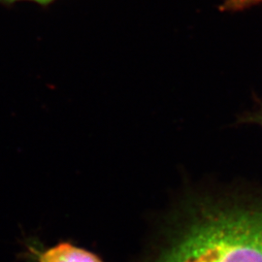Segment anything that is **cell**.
I'll list each match as a JSON object with an SVG mask.
<instances>
[{"instance_id":"obj_1","label":"cell","mask_w":262,"mask_h":262,"mask_svg":"<svg viewBox=\"0 0 262 262\" xmlns=\"http://www.w3.org/2000/svg\"><path fill=\"white\" fill-rule=\"evenodd\" d=\"M147 262H262V191L199 197Z\"/></svg>"},{"instance_id":"obj_2","label":"cell","mask_w":262,"mask_h":262,"mask_svg":"<svg viewBox=\"0 0 262 262\" xmlns=\"http://www.w3.org/2000/svg\"><path fill=\"white\" fill-rule=\"evenodd\" d=\"M30 253L35 262H105L98 254L68 241L45 250L32 247Z\"/></svg>"},{"instance_id":"obj_3","label":"cell","mask_w":262,"mask_h":262,"mask_svg":"<svg viewBox=\"0 0 262 262\" xmlns=\"http://www.w3.org/2000/svg\"><path fill=\"white\" fill-rule=\"evenodd\" d=\"M262 3V0H225L220 9L223 12H239Z\"/></svg>"},{"instance_id":"obj_4","label":"cell","mask_w":262,"mask_h":262,"mask_svg":"<svg viewBox=\"0 0 262 262\" xmlns=\"http://www.w3.org/2000/svg\"><path fill=\"white\" fill-rule=\"evenodd\" d=\"M238 122L239 123H253V124L260 125L262 127V106H259L258 108L254 109L253 111L243 114L239 118Z\"/></svg>"},{"instance_id":"obj_5","label":"cell","mask_w":262,"mask_h":262,"mask_svg":"<svg viewBox=\"0 0 262 262\" xmlns=\"http://www.w3.org/2000/svg\"><path fill=\"white\" fill-rule=\"evenodd\" d=\"M0 1L4 2V3H7V4L19 2V1H32V2L38 3V4H41V5H47V4H50L51 2H53L54 0H0Z\"/></svg>"}]
</instances>
